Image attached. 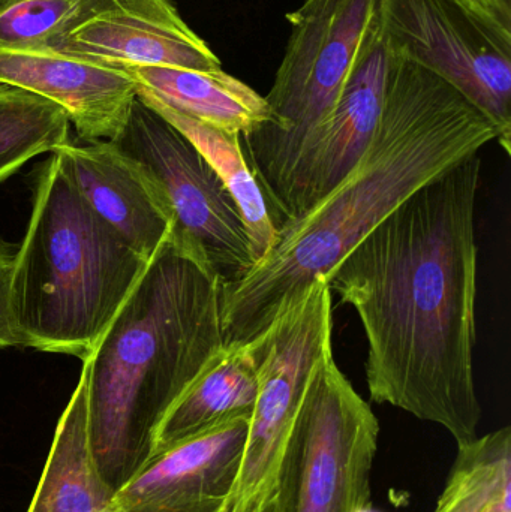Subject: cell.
<instances>
[{"instance_id":"obj_1","label":"cell","mask_w":511,"mask_h":512,"mask_svg":"<svg viewBox=\"0 0 511 512\" xmlns=\"http://www.w3.org/2000/svg\"><path fill=\"white\" fill-rule=\"evenodd\" d=\"M482 159L470 156L390 213L326 277L356 309L368 340L374 402L479 436L474 378L476 203Z\"/></svg>"},{"instance_id":"obj_2","label":"cell","mask_w":511,"mask_h":512,"mask_svg":"<svg viewBox=\"0 0 511 512\" xmlns=\"http://www.w3.org/2000/svg\"><path fill=\"white\" fill-rule=\"evenodd\" d=\"M497 138L494 123L452 84L390 48L383 113L359 164L285 222L252 270L222 282L224 345L264 333L417 189Z\"/></svg>"},{"instance_id":"obj_3","label":"cell","mask_w":511,"mask_h":512,"mask_svg":"<svg viewBox=\"0 0 511 512\" xmlns=\"http://www.w3.org/2000/svg\"><path fill=\"white\" fill-rule=\"evenodd\" d=\"M224 348L222 279L168 236L84 360L93 451L114 492L147 465L168 409Z\"/></svg>"},{"instance_id":"obj_4","label":"cell","mask_w":511,"mask_h":512,"mask_svg":"<svg viewBox=\"0 0 511 512\" xmlns=\"http://www.w3.org/2000/svg\"><path fill=\"white\" fill-rule=\"evenodd\" d=\"M147 262L90 209L62 156L50 153L33 171L32 215L12 282L23 348L86 360Z\"/></svg>"},{"instance_id":"obj_5","label":"cell","mask_w":511,"mask_h":512,"mask_svg":"<svg viewBox=\"0 0 511 512\" xmlns=\"http://www.w3.org/2000/svg\"><path fill=\"white\" fill-rule=\"evenodd\" d=\"M386 0H305L287 15L284 59L267 93L269 122L240 137L279 228L293 215L297 174L323 134L360 47Z\"/></svg>"},{"instance_id":"obj_6","label":"cell","mask_w":511,"mask_h":512,"mask_svg":"<svg viewBox=\"0 0 511 512\" xmlns=\"http://www.w3.org/2000/svg\"><path fill=\"white\" fill-rule=\"evenodd\" d=\"M380 423L327 348L303 393L279 474L276 512L371 507Z\"/></svg>"},{"instance_id":"obj_7","label":"cell","mask_w":511,"mask_h":512,"mask_svg":"<svg viewBox=\"0 0 511 512\" xmlns=\"http://www.w3.org/2000/svg\"><path fill=\"white\" fill-rule=\"evenodd\" d=\"M332 291L320 279L255 337L258 391L227 512H276L288 438L315 363L332 345Z\"/></svg>"},{"instance_id":"obj_8","label":"cell","mask_w":511,"mask_h":512,"mask_svg":"<svg viewBox=\"0 0 511 512\" xmlns=\"http://www.w3.org/2000/svg\"><path fill=\"white\" fill-rule=\"evenodd\" d=\"M113 143L141 165L158 189L174 240L206 259L224 283L252 270L254 256L236 201L182 132L137 96Z\"/></svg>"},{"instance_id":"obj_9","label":"cell","mask_w":511,"mask_h":512,"mask_svg":"<svg viewBox=\"0 0 511 512\" xmlns=\"http://www.w3.org/2000/svg\"><path fill=\"white\" fill-rule=\"evenodd\" d=\"M389 45L452 84L511 153V30L467 0H386Z\"/></svg>"},{"instance_id":"obj_10","label":"cell","mask_w":511,"mask_h":512,"mask_svg":"<svg viewBox=\"0 0 511 512\" xmlns=\"http://www.w3.org/2000/svg\"><path fill=\"white\" fill-rule=\"evenodd\" d=\"M48 48L111 68H222L173 0H71L62 29Z\"/></svg>"},{"instance_id":"obj_11","label":"cell","mask_w":511,"mask_h":512,"mask_svg":"<svg viewBox=\"0 0 511 512\" xmlns=\"http://www.w3.org/2000/svg\"><path fill=\"white\" fill-rule=\"evenodd\" d=\"M249 417L225 421L153 457L117 490L113 512H227Z\"/></svg>"},{"instance_id":"obj_12","label":"cell","mask_w":511,"mask_h":512,"mask_svg":"<svg viewBox=\"0 0 511 512\" xmlns=\"http://www.w3.org/2000/svg\"><path fill=\"white\" fill-rule=\"evenodd\" d=\"M389 63L383 9L360 47L353 71L323 134L300 167L291 219L326 197L365 155L383 113Z\"/></svg>"},{"instance_id":"obj_13","label":"cell","mask_w":511,"mask_h":512,"mask_svg":"<svg viewBox=\"0 0 511 512\" xmlns=\"http://www.w3.org/2000/svg\"><path fill=\"white\" fill-rule=\"evenodd\" d=\"M0 84L35 93L62 107L83 140L114 141L137 99L119 68L96 65L51 48L0 47Z\"/></svg>"},{"instance_id":"obj_14","label":"cell","mask_w":511,"mask_h":512,"mask_svg":"<svg viewBox=\"0 0 511 512\" xmlns=\"http://www.w3.org/2000/svg\"><path fill=\"white\" fill-rule=\"evenodd\" d=\"M90 209L129 246L152 258L171 233V216L143 168L113 141L69 138L56 150Z\"/></svg>"},{"instance_id":"obj_15","label":"cell","mask_w":511,"mask_h":512,"mask_svg":"<svg viewBox=\"0 0 511 512\" xmlns=\"http://www.w3.org/2000/svg\"><path fill=\"white\" fill-rule=\"evenodd\" d=\"M137 93L227 134L242 135L269 122L266 98L224 69L120 66Z\"/></svg>"},{"instance_id":"obj_16","label":"cell","mask_w":511,"mask_h":512,"mask_svg":"<svg viewBox=\"0 0 511 512\" xmlns=\"http://www.w3.org/2000/svg\"><path fill=\"white\" fill-rule=\"evenodd\" d=\"M89 379L83 361L27 512H113L116 492L99 472L90 435Z\"/></svg>"},{"instance_id":"obj_17","label":"cell","mask_w":511,"mask_h":512,"mask_svg":"<svg viewBox=\"0 0 511 512\" xmlns=\"http://www.w3.org/2000/svg\"><path fill=\"white\" fill-rule=\"evenodd\" d=\"M257 391L255 343L225 346L168 409L156 432L149 462L198 433L251 415Z\"/></svg>"},{"instance_id":"obj_18","label":"cell","mask_w":511,"mask_h":512,"mask_svg":"<svg viewBox=\"0 0 511 512\" xmlns=\"http://www.w3.org/2000/svg\"><path fill=\"white\" fill-rule=\"evenodd\" d=\"M137 96L182 132L221 177L239 207L255 264L260 262L275 246L279 225L257 177L246 162L239 135L227 134L191 119L143 93Z\"/></svg>"},{"instance_id":"obj_19","label":"cell","mask_w":511,"mask_h":512,"mask_svg":"<svg viewBox=\"0 0 511 512\" xmlns=\"http://www.w3.org/2000/svg\"><path fill=\"white\" fill-rule=\"evenodd\" d=\"M456 447L434 512H511L510 427Z\"/></svg>"},{"instance_id":"obj_20","label":"cell","mask_w":511,"mask_h":512,"mask_svg":"<svg viewBox=\"0 0 511 512\" xmlns=\"http://www.w3.org/2000/svg\"><path fill=\"white\" fill-rule=\"evenodd\" d=\"M68 114L35 93L0 84V185L69 140Z\"/></svg>"},{"instance_id":"obj_21","label":"cell","mask_w":511,"mask_h":512,"mask_svg":"<svg viewBox=\"0 0 511 512\" xmlns=\"http://www.w3.org/2000/svg\"><path fill=\"white\" fill-rule=\"evenodd\" d=\"M69 8L71 0H0V47H50Z\"/></svg>"},{"instance_id":"obj_22","label":"cell","mask_w":511,"mask_h":512,"mask_svg":"<svg viewBox=\"0 0 511 512\" xmlns=\"http://www.w3.org/2000/svg\"><path fill=\"white\" fill-rule=\"evenodd\" d=\"M18 245L0 240V349L23 348L12 309V282Z\"/></svg>"},{"instance_id":"obj_23","label":"cell","mask_w":511,"mask_h":512,"mask_svg":"<svg viewBox=\"0 0 511 512\" xmlns=\"http://www.w3.org/2000/svg\"><path fill=\"white\" fill-rule=\"evenodd\" d=\"M511 30V0H467Z\"/></svg>"},{"instance_id":"obj_24","label":"cell","mask_w":511,"mask_h":512,"mask_svg":"<svg viewBox=\"0 0 511 512\" xmlns=\"http://www.w3.org/2000/svg\"><path fill=\"white\" fill-rule=\"evenodd\" d=\"M357 512H375V511L372 510V507H369V508H365V510H360V511H357Z\"/></svg>"}]
</instances>
